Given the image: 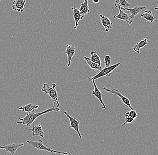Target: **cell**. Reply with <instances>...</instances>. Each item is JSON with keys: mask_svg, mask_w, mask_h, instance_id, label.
<instances>
[{"mask_svg": "<svg viewBox=\"0 0 158 155\" xmlns=\"http://www.w3.org/2000/svg\"><path fill=\"white\" fill-rule=\"evenodd\" d=\"M155 9H156V10H158V8H155Z\"/></svg>", "mask_w": 158, "mask_h": 155, "instance_id": "cell-29", "label": "cell"}, {"mask_svg": "<svg viewBox=\"0 0 158 155\" xmlns=\"http://www.w3.org/2000/svg\"><path fill=\"white\" fill-rule=\"evenodd\" d=\"M93 1L95 3H98L99 2L100 0H93Z\"/></svg>", "mask_w": 158, "mask_h": 155, "instance_id": "cell-28", "label": "cell"}, {"mask_svg": "<svg viewBox=\"0 0 158 155\" xmlns=\"http://www.w3.org/2000/svg\"><path fill=\"white\" fill-rule=\"evenodd\" d=\"M26 142L28 145L32 146L33 148L38 150H40L47 151V152H49V153L59 154L61 155H67L68 154L67 152H60V151L54 150L50 148L46 147L43 145V141L41 140H40L39 141H37V142L27 140V141H26Z\"/></svg>", "mask_w": 158, "mask_h": 155, "instance_id": "cell-4", "label": "cell"}, {"mask_svg": "<svg viewBox=\"0 0 158 155\" xmlns=\"http://www.w3.org/2000/svg\"><path fill=\"white\" fill-rule=\"evenodd\" d=\"M1 0H0V2H1Z\"/></svg>", "mask_w": 158, "mask_h": 155, "instance_id": "cell-30", "label": "cell"}, {"mask_svg": "<svg viewBox=\"0 0 158 155\" xmlns=\"http://www.w3.org/2000/svg\"><path fill=\"white\" fill-rule=\"evenodd\" d=\"M141 16L143 18L152 23L155 19V18L153 16L152 12L151 10H146L144 11V13L141 14Z\"/></svg>", "mask_w": 158, "mask_h": 155, "instance_id": "cell-20", "label": "cell"}, {"mask_svg": "<svg viewBox=\"0 0 158 155\" xmlns=\"http://www.w3.org/2000/svg\"><path fill=\"white\" fill-rule=\"evenodd\" d=\"M135 121V119H133V118H132V117H130H130H128V118H126L125 122L123 123V124H122V125H121V126H120V128H122V127H123V126H125L127 123H132V122H133V121Z\"/></svg>", "mask_w": 158, "mask_h": 155, "instance_id": "cell-24", "label": "cell"}, {"mask_svg": "<svg viewBox=\"0 0 158 155\" xmlns=\"http://www.w3.org/2000/svg\"><path fill=\"white\" fill-rule=\"evenodd\" d=\"M25 0H15L12 3V9L15 11L23 13L24 11Z\"/></svg>", "mask_w": 158, "mask_h": 155, "instance_id": "cell-10", "label": "cell"}, {"mask_svg": "<svg viewBox=\"0 0 158 155\" xmlns=\"http://www.w3.org/2000/svg\"><path fill=\"white\" fill-rule=\"evenodd\" d=\"M65 47L66 48L65 53L67 54L68 58L67 59V66L69 67L71 65L72 58L76 53V48L73 44H68Z\"/></svg>", "mask_w": 158, "mask_h": 155, "instance_id": "cell-7", "label": "cell"}, {"mask_svg": "<svg viewBox=\"0 0 158 155\" xmlns=\"http://www.w3.org/2000/svg\"><path fill=\"white\" fill-rule=\"evenodd\" d=\"M56 84L54 83L52 84V86L50 87L49 85L47 83H45L43 85V88H42V91L43 92L49 95L51 99L54 101V103H56V107H59L60 104L59 102L58 99V93L56 89Z\"/></svg>", "mask_w": 158, "mask_h": 155, "instance_id": "cell-2", "label": "cell"}, {"mask_svg": "<svg viewBox=\"0 0 158 155\" xmlns=\"http://www.w3.org/2000/svg\"><path fill=\"white\" fill-rule=\"evenodd\" d=\"M55 106V104L54 103V105L52 107L50 108H48L46 110L40 112H36L35 113L34 111L32 112L26 113V116L23 118H19V121L17 122V124H23V125H26L27 126V128L32 125V123L34 122V121L38 118L39 116H42L44 114L48 113L51 112H59L60 111V108L57 107Z\"/></svg>", "mask_w": 158, "mask_h": 155, "instance_id": "cell-1", "label": "cell"}, {"mask_svg": "<svg viewBox=\"0 0 158 155\" xmlns=\"http://www.w3.org/2000/svg\"><path fill=\"white\" fill-rule=\"evenodd\" d=\"M16 106L18 108L19 110H22V111L27 112V113H30V112L35 111V109H37L39 108L38 105L33 104L32 103H30L29 104H27V105L23 106H19V105H16Z\"/></svg>", "mask_w": 158, "mask_h": 155, "instance_id": "cell-14", "label": "cell"}, {"mask_svg": "<svg viewBox=\"0 0 158 155\" xmlns=\"http://www.w3.org/2000/svg\"><path fill=\"white\" fill-rule=\"evenodd\" d=\"M92 82L93 84L94 89L92 93V95L95 96L98 99V100L99 101L101 104L102 105V108L103 109H106V107L105 104L104 103L103 100H102V93L98 89L96 83L95 82V80H92Z\"/></svg>", "mask_w": 158, "mask_h": 155, "instance_id": "cell-11", "label": "cell"}, {"mask_svg": "<svg viewBox=\"0 0 158 155\" xmlns=\"http://www.w3.org/2000/svg\"><path fill=\"white\" fill-rule=\"evenodd\" d=\"M103 90L106 92H108L112 93L114 96H117L120 98V99L122 100L123 103H124L125 105L128 106L131 110H134L133 108L131 106V104H130V101L128 98L125 96H123L121 94V93L119 92V91L117 89L114 88L112 89H110L107 88L106 87H104L103 88Z\"/></svg>", "mask_w": 158, "mask_h": 155, "instance_id": "cell-5", "label": "cell"}, {"mask_svg": "<svg viewBox=\"0 0 158 155\" xmlns=\"http://www.w3.org/2000/svg\"><path fill=\"white\" fill-rule=\"evenodd\" d=\"M119 0H115V4H114V6H115V7H119Z\"/></svg>", "mask_w": 158, "mask_h": 155, "instance_id": "cell-26", "label": "cell"}, {"mask_svg": "<svg viewBox=\"0 0 158 155\" xmlns=\"http://www.w3.org/2000/svg\"><path fill=\"white\" fill-rule=\"evenodd\" d=\"M99 18H100L102 24L104 27L106 32H108L110 30L112 29L113 23L110 22L109 18L106 17L104 16L103 15H100Z\"/></svg>", "mask_w": 158, "mask_h": 155, "instance_id": "cell-13", "label": "cell"}, {"mask_svg": "<svg viewBox=\"0 0 158 155\" xmlns=\"http://www.w3.org/2000/svg\"><path fill=\"white\" fill-rule=\"evenodd\" d=\"M129 113H130V117H132L133 119H135V118L138 116V114H137V112L135 110H131V111L129 112Z\"/></svg>", "mask_w": 158, "mask_h": 155, "instance_id": "cell-25", "label": "cell"}, {"mask_svg": "<svg viewBox=\"0 0 158 155\" xmlns=\"http://www.w3.org/2000/svg\"><path fill=\"white\" fill-rule=\"evenodd\" d=\"M91 57L89 58L91 61L97 64H98L100 66H101V61L99 56L98 55L96 52L94 51H92L90 53Z\"/></svg>", "mask_w": 158, "mask_h": 155, "instance_id": "cell-21", "label": "cell"}, {"mask_svg": "<svg viewBox=\"0 0 158 155\" xmlns=\"http://www.w3.org/2000/svg\"><path fill=\"white\" fill-rule=\"evenodd\" d=\"M30 130L32 132V137L39 136L42 138L44 137V133L42 130L41 124L33 126L31 129H30Z\"/></svg>", "mask_w": 158, "mask_h": 155, "instance_id": "cell-15", "label": "cell"}, {"mask_svg": "<svg viewBox=\"0 0 158 155\" xmlns=\"http://www.w3.org/2000/svg\"><path fill=\"white\" fill-rule=\"evenodd\" d=\"M64 113L67 117L69 118L70 122V128H73L75 132L77 133L80 139H81L83 137V135L80 133L79 131V126L80 124V121H78L76 118L72 117L71 115H69L68 112L67 111H64Z\"/></svg>", "mask_w": 158, "mask_h": 155, "instance_id": "cell-6", "label": "cell"}, {"mask_svg": "<svg viewBox=\"0 0 158 155\" xmlns=\"http://www.w3.org/2000/svg\"><path fill=\"white\" fill-rule=\"evenodd\" d=\"M84 59L85 60L86 62L87 63L88 65L94 71H101L102 70L101 66H100L98 64H97L90 61L89 58H87L86 56H85L84 57Z\"/></svg>", "mask_w": 158, "mask_h": 155, "instance_id": "cell-17", "label": "cell"}, {"mask_svg": "<svg viewBox=\"0 0 158 155\" xmlns=\"http://www.w3.org/2000/svg\"><path fill=\"white\" fill-rule=\"evenodd\" d=\"M110 56L107 55L105 56L104 63L105 65V67H108L110 66Z\"/></svg>", "mask_w": 158, "mask_h": 155, "instance_id": "cell-23", "label": "cell"}, {"mask_svg": "<svg viewBox=\"0 0 158 155\" xmlns=\"http://www.w3.org/2000/svg\"><path fill=\"white\" fill-rule=\"evenodd\" d=\"M121 10H123L128 11L129 12L131 15L129 16V18L133 20L135 16L138 15V14L140 13L143 10L147 8V6H136L134 7L133 8H123L120 7Z\"/></svg>", "mask_w": 158, "mask_h": 155, "instance_id": "cell-9", "label": "cell"}, {"mask_svg": "<svg viewBox=\"0 0 158 155\" xmlns=\"http://www.w3.org/2000/svg\"><path fill=\"white\" fill-rule=\"evenodd\" d=\"M148 40L147 38H145L143 40L139 41L136 45L133 46V49L136 53H140V49H142L143 47H145L146 45L148 44Z\"/></svg>", "mask_w": 158, "mask_h": 155, "instance_id": "cell-18", "label": "cell"}, {"mask_svg": "<svg viewBox=\"0 0 158 155\" xmlns=\"http://www.w3.org/2000/svg\"><path fill=\"white\" fill-rule=\"evenodd\" d=\"M121 63L120 62V63H116V64L108 67H105L103 69H102L101 71H100L98 74H96V75L91 77L86 76L87 79H88L89 81H92L94 80H97V79L102 77H110L111 75V73L114 70H115L116 68L119 67Z\"/></svg>", "mask_w": 158, "mask_h": 155, "instance_id": "cell-3", "label": "cell"}, {"mask_svg": "<svg viewBox=\"0 0 158 155\" xmlns=\"http://www.w3.org/2000/svg\"><path fill=\"white\" fill-rule=\"evenodd\" d=\"M81 6L79 8L80 13L82 15L85 16L86 14L89 13V6L88 4V0H85L84 2H81Z\"/></svg>", "mask_w": 158, "mask_h": 155, "instance_id": "cell-19", "label": "cell"}, {"mask_svg": "<svg viewBox=\"0 0 158 155\" xmlns=\"http://www.w3.org/2000/svg\"><path fill=\"white\" fill-rule=\"evenodd\" d=\"M124 116H125V118H128V117H130V113L129 112H127L124 114Z\"/></svg>", "mask_w": 158, "mask_h": 155, "instance_id": "cell-27", "label": "cell"}, {"mask_svg": "<svg viewBox=\"0 0 158 155\" xmlns=\"http://www.w3.org/2000/svg\"><path fill=\"white\" fill-rule=\"evenodd\" d=\"M24 146V144H11L8 145H1L0 149L6 150V152H10L12 155H15V153L17 150L21 147Z\"/></svg>", "mask_w": 158, "mask_h": 155, "instance_id": "cell-8", "label": "cell"}, {"mask_svg": "<svg viewBox=\"0 0 158 155\" xmlns=\"http://www.w3.org/2000/svg\"><path fill=\"white\" fill-rule=\"evenodd\" d=\"M118 8L119 9V13L117 15L114 16V18H118V19L127 22L128 24L131 25L132 24L133 20L129 18L128 14L124 12L123 10L120 9V7H119Z\"/></svg>", "mask_w": 158, "mask_h": 155, "instance_id": "cell-12", "label": "cell"}, {"mask_svg": "<svg viewBox=\"0 0 158 155\" xmlns=\"http://www.w3.org/2000/svg\"><path fill=\"white\" fill-rule=\"evenodd\" d=\"M119 7L123 8H128L131 6L130 4L128 3L126 0H119Z\"/></svg>", "mask_w": 158, "mask_h": 155, "instance_id": "cell-22", "label": "cell"}, {"mask_svg": "<svg viewBox=\"0 0 158 155\" xmlns=\"http://www.w3.org/2000/svg\"><path fill=\"white\" fill-rule=\"evenodd\" d=\"M72 9L74 11V19L75 20V26L74 27V29H76L78 26L79 22L81 20L84 18L85 16L82 15L80 13V11L77 8L72 7Z\"/></svg>", "mask_w": 158, "mask_h": 155, "instance_id": "cell-16", "label": "cell"}]
</instances>
